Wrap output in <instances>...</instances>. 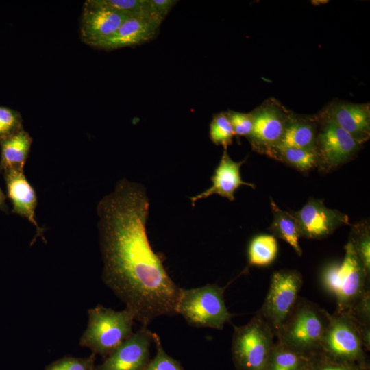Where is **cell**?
Masks as SVG:
<instances>
[{
	"label": "cell",
	"instance_id": "cell-20",
	"mask_svg": "<svg viewBox=\"0 0 370 370\" xmlns=\"http://www.w3.org/2000/svg\"><path fill=\"white\" fill-rule=\"evenodd\" d=\"M270 200L273 219L269 230L273 236L286 242L298 256H301L302 249L299 243L301 236L295 217L292 212L280 208L271 197Z\"/></svg>",
	"mask_w": 370,
	"mask_h": 370
},
{
	"label": "cell",
	"instance_id": "cell-15",
	"mask_svg": "<svg viewBox=\"0 0 370 370\" xmlns=\"http://www.w3.org/2000/svg\"><path fill=\"white\" fill-rule=\"evenodd\" d=\"M246 158L240 162L234 161L228 155L227 149H224L221 160L211 177L212 186L197 195L190 197L192 206L199 199L207 198L212 195L226 197L229 201L235 199L234 193L241 186H247L255 188V185L243 180L241 167Z\"/></svg>",
	"mask_w": 370,
	"mask_h": 370
},
{
	"label": "cell",
	"instance_id": "cell-27",
	"mask_svg": "<svg viewBox=\"0 0 370 370\" xmlns=\"http://www.w3.org/2000/svg\"><path fill=\"white\" fill-rule=\"evenodd\" d=\"M310 370H369V365L337 362L319 353L310 357Z\"/></svg>",
	"mask_w": 370,
	"mask_h": 370
},
{
	"label": "cell",
	"instance_id": "cell-30",
	"mask_svg": "<svg viewBox=\"0 0 370 370\" xmlns=\"http://www.w3.org/2000/svg\"><path fill=\"white\" fill-rule=\"evenodd\" d=\"M226 113L236 136L249 137L251 135L254 126L251 112L243 113L229 110Z\"/></svg>",
	"mask_w": 370,
	"mask_h": 370
},
{
	"label": "cell",
	"instance_id": "cell-8",
	"mask_svg": "<svg viewBox=\"0 0 370 370\" xmlns=\"http://www.w3.org/2000/svg\"><path fill=\"white\" fill-rule=\"evenodd\" d=\"M301 274L295 269H281L273 273L268 293L256 313L272 329L274 334L293 311L302 286Z\"/></svg>",
	"mask_w": 370,
	"mask_h": 370
},
{
	"label": "cell",
	"instance_id": "cell-21",
	"mask_svg": "<svg viewBox=\"0 0 370 370\" xmlns=\"http://www.w3.org/2000/svg\"><path fill=\"white\" fill-rule=\"evenodd\" d=\"M264 370H310V357L276 342L271 350Z\"/></svg>",
	"mask_w": 370,
	"mask_h": 370
},
{
	"label": "cell",
	"instance_id": "cell-11",
	"mask_svg": "<svg viewBox=\"0 0 370 370\" xmlns=\"http://www.w3.org/2000/svg\"><path fill=\"white\" fill-rule=\"evenodd\" d=\"M302 237L310 239L325 238L343 225H349L348 216L327 208L322 200L310 199L297 212H293Z\"/></svg>",
	"mask_w": 370,
	"mask_h": 370
},
{
	"label": "cell",
	"instance_id": "cell-29",
	"mask_svg": "<svg viewBox=\"0 0 370 370\" xmlns=\"http://www.w3.org/2000/svg\"><path fill=\"white\" fill-rule=\"evenodd\" d=\"M23 130L20 114L4 106H0V140Z\"/></svg>",
	"mask_w": 370,
	"mask_h": 370
},
{
	"label": "cell",
	"instance_id": "cell-32",
	"mask_svg": "<svg viewBox=\"0 0 370 370\" xmlns=\"http://www.w3.org/2000/svg\"><path fill=\"white\" fill-rule=\"evenodd\" d=\"M151 7L156 15L163 21L169 11L177 2L174 0H149Z\"/></svg>",
	"mask_w": 370,
	"mask_h": 370
},
{
	"label": "cell",
	"instance_id": "cell-23",
	"mask_svg": "<svg viewBox=\"0 0 370 370\" xmlns=\"http://www.w3.org/2000/svg\"><path fill=\"white\" fill-rule=\"evenodd\" d=\"M278 251V245L275 236L257 235L251 240L248 246L249 264L258 267L270 265L275 260Z\"/></svg>",
	"mask_w": 370,
	"mask_h": 370
},
{
	"label": "cell",
	"instance_id": "cell-6",
	"mask_svg": "<svg viewBox=\"0 0 370 370\" xmlns=\"http://www.w3.org/2000/svg\"><path fill=\"white\" fill-rule=\"evenodd\" d=\"M274 332L257 314L245 325H234L232 355L237 370H264Z\"/></svg>",
	"mask_w": 370,
	"mask_h": 370
},
{
	"label": "cell",
	"instance_id": "cell-13",
	"mask_svg": "<svg viewBox=\"0 0 370 370\" xmlns=\"http://www.w3.org/2000/svg\"><path fill=\"white\" fill-rule=\"evenodd\" d=\"M130 16L97 4L95 0L86 1L80 21V36L87 45L97 47L112 36Z\"/></svg>",
	"mask_w": 370,
	"mask_h": 370
},
{
	"label": "cell",
	"instance_id": "cell-25",
	"mask_svg": "<svg viewBox=\"0 0 370 370\" xmlns=\"http://www.w3.org/2000/svg\"><path fill=\"white\" fill-rule=\"evenodd\" d=\"M235 136L232 125L226 112H221L213 116L210 125V138L217 145H222L224 149L232 144Z\"/></svg>",
	"mask_w": 370,
	"mask_h": 370
},
{
	"label": "cell",
	"instance_id": "cell-33",
	"mask_svg": "<svg viewBox=\"0 0 370 370\" xmlns=\"http://www.w3.org/2000/svg\"><path fill=\"white\" fill-rule=\"evenodd\" d=\"M4 203H5V196L0 188V208H2L4 206Z\"/></svg>",
	"mask_w": 370,
	"mask_h": 370
},
{
	"label": "cell",
	"instance_id": "cell-17",
	"mask_svg": "<svg viewBox=\"0 0 370 370\" xmlns=\"http://www.w3.org/2000/svg\"><path fill=\"white\" fill-rule=\"evenodd\" d=\"M160 24L145 17H130L110 38L96 48L106 50L140 45L153 39Z\"/></svg>",
	"mask_w": 370,
	"mask_h": 370
},
{
	"label": "cell",
	"instance_id": "cell-2",
	"mask_svg": "<svg viewBox=\"0 0 370 370\" xmlns=\"http://www.w3.org/2000/svg\"><path fill=\"white\" fill-rule=\"evenodd\" d=\"M330 314L317 304L299 298L288 319L275 334L277 342L308 357L319 354Z\"/></svg>",
	"mask_w": 370,
	"mask_h": 370
},
{
	"label": "cell",
	"instance_id": "cell-19",
	"mask_svg": "<svg viewBox=\"0 0 370 370\" xmlns=\"http://www.w3.org/2000/svg\"><path fill=\"white\" fill-rule=\"evenodd\" d=\"M32 143L31 136L23 130L0 140L1 167L5 172L23 171Z\"/></svg>",
	"mask_w": 370,
	"mask_h": 370
},
{
	"label": "cell",
	"instance_id": "cell-24",
	"mask_svg": "<svg viewBox=\"0 0 370 370\" xmlns=\"http://www.w3.org/2000/svg\"><path fill=\"white\" fill-rule=\"evenodd\" d=\"M349 241L352 243L367 274L370 273V227L367 221L352 225Z\"/></svg>",
	"mask_w": 370,
	"mask_h": 370
},
{
	"label": "cell",
	"instance_id": "cell-14",
	"mask_svg": "<svg viewBox=\"0 0 370 370\" xmlns=\"http://www.w3.org/2000/svg\"><path fill=\"white\" fill-rule=\"evenodd\" d=\"M317 121H330L349 133L362 145L370 137V110L368 104L335 102L328 106Z\"/></svg>",
	"mask_w": 370,
	"mask_h": 370
},
{
	"label": "cell",
	"instance_id": "cell-16",
	"mask_svg": "<svg viewBox=\"0 0 370 370\" xmlns=\"http://www.w3.org/2000/svg\"><path fill=\"white\" fill-rule=\"evenodd\" d=\"M8 197L13 205L14 212L26 218L36 230V236L44 240L42 228L36 219L37 198L34 189L27 180L23 171L11 170L5 172Z\"/></svg>",
	"mask_w": 370,
	"mask_h": 370
},
{
	"label": "cell",
	"instance_id": "cell-12",
	"mask_svg": "<svg viewBox=\"0 0 370 370\" xmlns=\"http://www.w3.org/2000/svg\"><path fill=\"white\" fill-rule=\"evenodd\" d=\"M153 333L143 327L116 347L95 370H144L149 361Z\"/></svg>",
	"mask_w": 370,
	"mask_h": 370
},
{
	"label": "cell",
	"instance_id": "cell-4",
	"mask_svg": "<svg viewBox=\"0 0 370 370\" xmlns=\"http://www.w3.org/2000/svg\"><path fill=\"white\" fill-rule=\"evenodd\" d=\"M362 262L348 241L341 262L331 263L324 269L321 282L324 288L336 299V312H347L366 289L369 280Z\"/></svg>",
	"mask_w": 370,
	"mask_h": 370
},
{
	"label": "cell",
	"instance_id": "cell-7",
	"mask_svg": "<svg viewBox=\"0 0 370 370\" xmlns=\"http://www.w3.org/2000/svg\"><path fill=\"white\" fill-rule=\"evenodd\" d=\"M319 353L337 362L369 365L358 324L347 312L330 314Z\"/></svg>",
	"mask_w": 370,
	"mask_h": 370
},
{
	"label": "cell",
	"instance_id": "cell-5",
	"mask_svg": "<svg viewBox=\"0 0 370 370\" xmlns=\"http://www.w3.org/2000/svg\"><path fill=\"white\" fill-rule=\"evenodd\" d=\"M224 291L225 288L214 284L181 288L177 314H181L191 326L222 330L234 316L226 307Z\"/></svg>",
	"mask_w": 370,
	"mask_h": 370
},
{
	"label": "cell",
	"instance_id": "cell-28",
	"mask_svg": "<svg viewBox=\"0 0 370 370\" xmlns=\"http://www.w3.org/2000/svg\"><path fill=\"white\" fill-rule=\"evenodd\" d=\"M95 355L88 358L64 357L49 365L45 370H95Z\"/></svg>",
	"mask_w": 370,
	"mask_h": 370
},
{
	"label": "cell",
	"instance_id": "cell-22",
	"mask_svg": "<svg viewBox=\"0 0 370 370\" xmlns=\"http://www.w3.org/2000/svg\"><path fill=\"white\" fill-rule=\"evenodd\" d=\"M265 155L301 172L318 167L319 164L318 155L315 149L275 147Z\"/></svg>",
	"mask_w": 370,
	"mask_h": 370
},
{
	"label": "cell",
	"instance_id": "cell-10",
	"mask_svg": "<svg viewBox=\"0 0 370 370\" xmlns=\"http://www.w3.org/2000/svg\"><path fill=\"white\" fill-rule=\"evenodd\" d=\"M317 121L321 124L316 138L318 168L328 172L352 160L362 145L336 124Z\"/></svg>",
	"mask_w": 370,
	"mask_h": 370
},
{
	"label": "cell",
	"instance_id": "cell-18",
	"mask_svg": "<svg viewBox=\"0 0 370 370\" xmlns=\"http://www.w3.org/2000/svg\"><path fill=\"white\" fill-rule=\"evenodd\" d=\"M317 123L316 118L296 117L293 115L275 147L316 150Z\"/></svg>",
	"mask_w": 370,
	"mask_h": 370
},
{
	"label": "cell",
	"instance_id": "cell-26",
	"mask_svg": "<svg viewBox=\"0 0 370 370\" xmlns=\"http://www.w3.org/2000/svg\"><path fill=\"white\" fill-rule=\"evenodd\" d=\"M153 337L156 345V354L154 358L149 361L144 370H184L177 360L165 352L159 336L153 332Z\"/></svg>",
	"mask_w": 370,
	"mask_h": 370
},
{
	"label": "cell",
	"instance_id": "cell-1",
	"mask_svg": "<svg viewBox=\"0 0 370 370\" xmlns=\"http://www.w3.org/2000/svg\"><path fill=\"white\" fill-rule=\"evenodd\" d=\"M149 208L145 188L126 179L97 208L102 280L146 328L157 317L177 314L181 290L148 240Z\"/></svg>",
	"mask_w": 370,
	"mask_h": 370
},
{
	"label": "cell",
	"instance_id": "cell-3",
	"mask_svg": "<svg viewBox=\"0 0 370 370\" xmlns=\"http://www.w3.org/2000/svg\"><path fill=\"white\" fill-rule=\"evenodd\" d=\"M87 328L79 345L94 354L108 356L133 334L134 314L127 309L114 310L101 305L88 310Z\"/></svg>",
	"mask_w": 370,
	"mask_h": 370
},
{
	"label": "cell",
	"instance_id": "cell-31",
	"mask_svg": "<svg viewBox=\"0 0 370 370\" xmlns=\"http://www.w3.org/2000/svg\"><path fill=\"white\" fill-rule=\"evenodd\" d=\"M347 312L349 313L358 323L370 325L369 289H365L362 295Z\"/></svg>",
	"mask_w": 370,
	"mask_h": 370
},
{
	"label": "cell",
	"instance_id": "cell-9",
	"mask_svg": "<svg viewBox=\"0 0 370 370\" xmlns=\"http://www.w3.org/2000/svg\"><path fill=\"white\" fill-rule=\"evenodd\" d=\"M254 126L248 137L252 149L266 154L275 147L293 115L275 99H269L251 112Z\"/></svg>",
	"mask_w": 370,
	"mask_h": 370
}]
</instances>
